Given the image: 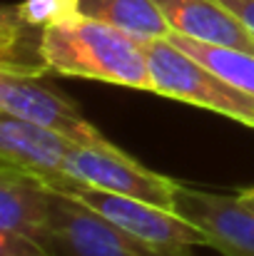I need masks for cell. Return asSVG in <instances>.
<instances>
[{"label": "cell", "instance_id": "obj_1", "mask_svg": "<svg viewBox=\"0 0 254 256\" xmlns=\"http://www.w3.org/2000/svg\"><path fill=\"white\" fill-rule=\"evenodd\" d=\"M43 58L53 75L155 92L145 42L100 20L78 15L45 28Z\"/></svg>", "mask_w": 254, "mask_h": 256}, {"label": "cell", "instance_id": "obj_2", "mask_svg": "<svg viewBox=\"0 0 254 256\" xmlns=\"http://www.w3.org/2000/svg\"><path fill=\"white\" fill-rule=\"evenodd\" d=\"M75 196L78 202L95 209L100 216H105L110 224L122 229L127 236L140 242L142 246L165 256H192V249L197 246H209V239L202 234L199 226H194L189 219H184L177 212L162 209L157 204L125 196V194H112L102 192L95 186L80 184L70 179L65 186L55 189Z\"/></svg>", "mask_w": 254, "mask_h": 256}, {"label": "cell", "instance_id": "obj_3", "mask_svg": "<svg viewBox=\"0 0 254 256\" xmlns=\"http://www.w3.org/2000/svg\"><path fill=\"white\" fill-rule=\"evenodd\" d=\"M155 94L197 104L234 122L254 127V94L229 85L209 68L182 52L167 38L145 42Z\"/></svg>", "mask_w": 254, "mask_h": 256}, {"label": "cell", "instance_id": "obj_4", "mask_svg": "<svg viewBox=\"0 0 254 256\" xmlns=\"http://www.w3.org/2000/svg\"><path fill=\"white\" fill-rule=\"evenodd\" d=\"M65 172L80 184L112 192V194L135 196L169 212H174L177 192L182 184L172 176H165L160 172L140 164L137 160L117 150L112 142L95 144V147L75 144L65 160Z\"/></svg>", "mask_w": 254, "mask_h": 256}, {"label": "cell", "instance_id": "obj_5", "mask_svg": "<svg viewBox=\"0 0 254 256\" xmlns=\"http://www.w3.org/2000/svg\"><path fill=\"white\" fill-rule=\"evenodd\" d=\"M43 242L53 256H165L142 246L75 196L55 189Z\"/></svg>", "mask_w": 254, "mask_h": 256}, {"label": "cell", "instance_id": "obj_6", "mask_svg": "<svg viewBox=\"0 0 254 256\" xmlns=\"http://www.w3.org/2000/svg\"><path fill=\"white\" fill-rule=\"evenodd\" d=\"M0 112L43 124L80 147L105 144V134L60 92L43 85L40 78L0 72Z\"/></svg>", "mask_w": 254, "mask_h": 256}, {"label": "cell", "instance_id": "obj_7", "mask_svg": "<svg viewBox=\"0 0 254 256\" xmlns=\"http://www.w3.org/2000/svg\"><path fill=\"white\" fill-rule=\"evenodd\" d=\"M174 212L189 219L222 256H254V209L239 194L204 192L179 184Z\"/></svg>", "mask_w": 254, "mask_h": 256}, {"label": "cell", "instance_id": "obj_8", "mask_svg": "<svg viewBox=\"0 0 254 256\" xmlns=\"http://www.w3.org/2000/svg\"><path fill=\"white\" fill-rule=\"evenodd\" d=\"M75 142L68 137L20 120L15 114L0 112V164L38 176L53 189L65 186L73 176L65 172V160Z\"/></svg>", "mask_w": 254, "mask_h": 256}, {"label": "cell", "instance_id": "obj_9", "mask_svg": "<svg viewBox=\"0 0 254 256\" xmlns=\"http://www.w3.org/2000/svg\"><path fill=\"white\" fill-rule=\"evenodd\" d=\"M172 32L254 55V32L219 0H155Z\"/></svg>", "mask_w": 254, "mask_h": 256}, {"label": "cell", "instance_id": "obj_10", "mask_svg": "<svg viewBox=\"0 0 254 256\" xmlns=\"http://www.w3.org/2000/svg\"><path fill=\"white\" fill-rule=\"evenodd\" d=\"M53 189L25 172L0 164V232L45 239Z\"/></svg>", "mask_w": 254, "mask_h": 256}, {"label": "cell", "instance_id": "obj_11", "mask_svg": "<svg viewBox=\"0 0 254 256\" xmlns=\"http://www.w3.org/2000/svg\"><path fill=\"white\" fill-rule=\"evenodd\" d=\"M43 32L23 18L18 5H5L0 12V72L40 78L48 70L43 58Z\"/></svg>", "mask_w": 254, "mask_h": 256}, {"label": "cell", "instance_id": "obj_12", "mask_svg": "<svg viewBox=\"0 0 254 256\" xmlns=\"http://www.w3.org/2000/svg\"><path fill=\"white\" fill-rule=\"evenodd\" d=\"M78 12L83 18L112 25L140 42L162 40L172 32L155 0H78Z\"/></svg>", "mask_w": 254, "mask_h": 256}, {"label": "cell", "instance_id": "obj_13", "mask_svg": "<svg viewBox=\"0 0 254 256\" xmlns=\"http://www.w3.org/2000/svg\"><path fill=\"white\" fill-rule=\"evenodd\" d=\"M167 40L174 42L189 58H194L197 62H202L204 68H209L214 75L227 80L229 85L254 94V55L252 52H244V50H237V48H227V45L199 42V40H192V38H184V35H177V32H169Z\"/></svg>", "mask_w": 254, "mask_h": 256}, {"label": "cell", "instance_id": "obj_14", "mask_svg": "<svg viewBox=\"0 0 254 256\" xmlns=\"http://www.w3.org/2000/svg\"><path fill=\"white\" fill-rule=\"evenodd\" d=\"M18 10L23 18L38 28H50L78 18V0H20Z\"/></svg>", "mask_w": 254, "mask_h": 256}, {"label": "cell", "instance_id": "obj_15", "mask_svg": "<svg viewBox=\"0 0 254 256\" xmlns=\"http://www.w3.org/2000/svg\"><path fill=\"white\" fill-rule=\"evenodd\" d=\"M0 256H53L45 242L15 234V232H0Z\"/></svg>", "mask_w": 254, "mask_h": 256}, {"label": "cell", "instance_id": "obj_16", "mask_svg": "<svg viewBox=\"0 0 254 256\" xmlns=\"http://www.w3.org/2000/svg\"><path fill=\"white\" fill-rule=\"evenodd\" d=\"M254 32V0H219Z\"/></svg>", "mask_w": 254, "mask_h": 256}, {"label": "cell", "instance_id": "obj_17", "mask_svg": "<svg viewBox=\"0 0 254 256\" xmlns=\"http://www.w3.org/2000/svg\"><path fill=\"white\" fill-rule=\"evenodd\" d=\"M239 199H242L247 206H252V209H254V186H249V189H242V192H239Z\"/></svg>", "mask_w": 254, "mask_h": 256}]
</instances>
